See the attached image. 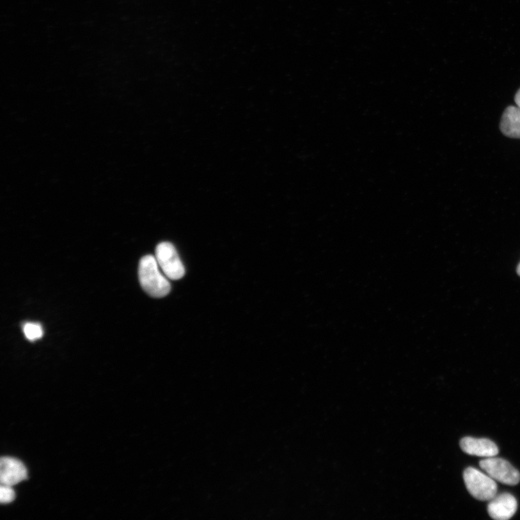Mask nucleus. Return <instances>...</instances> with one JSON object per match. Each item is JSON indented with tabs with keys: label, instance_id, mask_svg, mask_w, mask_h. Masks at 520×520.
I'll list each match as a JSON object with an SVG mask.
<instances>
[{
	"label": "nucleus",
	"instance_id": "obj_2",
	"mask_svg": "<svg viewBox=\"0 0 520 520\" xmlns=\"http://www.w3.org/2000/svg\"><path fill=\"white\" fill-rule=\"evenodd\" d=\"M464 477L468 491L476 499L490 501L496 496L497 485L488 474L468 468L464 471Z\"/></svg>",
	"mask_w": 520,
	"mask_h": 520
},
{
	"label": "nucleus",
	"instance_id": "obj_10",
	"mask_svg": "<svg viewBox=\"0 0 520 520\" xmlns=\"http://www.w3.org/2000/svg\"><path fill=\"white\" fill-rule=\"evenodd\" d=\"M15 498V494L12 487L1 485L0 488V502L6 505L13 502Z\"/></svg>",
	"mask_w": 520,
	"mask_h": 520
},
{
	"label": "nucleus",
	"instance_id": "obj_12",
	"mask_svg": "<svg viewBox=\"0 0 520 520\" xmlns=\"http://www.w3.org/2000/svg\"><path fill=\"white\" fill-rule=\"evenodd\" d=\"M517 273L520 276V263L518 265L517 268Z\"/></svg>",
	"mask_w": 520,
	"mask_h": 520
},
{
	"label": "nucleus",
	"instance_id": "obj_1",
	"mask_svg": "<svg viewBox=\"0 0 520 520\" xmlns=\"http://www.w3.org/2000/svg\"><path fill=\"white\" fill-rule=\"evenodd\" d=\"M139 275L143 290L153 298H163L171 291V285L165 275L160 271V267L155 257L146 255L139 265Z\"/></svg>",
	"mask_w": 520,
	"mask_h": 520
},
{
	"label": "nucleus",
	"instance_id": "obj_5",
	"mask_svg": "<svg viewBox=\"0 0 520 520\" xmlns=\"http://www.w3.org/2000/svg\"><path fill=\"white\" fill-rule=\"evenodd\" d=\"M28 472L23 462L15 458L3 457L0 462L1 485L13 487L27 478Z\"/></svg>",
	"mask_w": 520,
	"mask_h": 520
},
{
	"label": "nucleus",
	"instance_id": "obj_3",
	"mask_svg": "<svg viewBox=\"0 0 520 520\" xmlns=\"http://www.w3.org/2000/svg\"><path fill=\"white\" fill-rule=\"evenodd\" d=\"M156 259L164 274L171 280H180L185 274L184 265L176 248L169 242L159 244L156 249Z\"/></svg>",
	"mask_w": 520,
	"mask_h": 520
},
{
	"label": "nucleus",
	"instance_id": "obj_7",
	"mask_svg": "<svg viewBox=\"0 0 520 520\" xmlns=\"http://www.w3.org/2000/svg\"><path fill=\"white\" fill-rule=\"evenodd\" d=\"M460 448L468 455L481 457H492L498 454L495 443L488 439L465 437L460 441Z\"/></svg>",
	"mask_w": 520,
	"mask_h": 520
},
{
	"label": "nucleus",
	"instance_id": "obj_11",
	"mask_svg": "<svg viewBox=\"0 0 520 520\" xmlns=\"http://www.w3.org/2000/svg\"><path fill=\"white\" fill-rule=\"evenodd\" d=\"M514 101L517 107H520V89L515 95Z\"/></svg>",
	"mask_w": 520,
	"mask_h": 520
},
{
	"label": "nucleus",
	"instance_id": "obj_6",
	"mask_svg": "<svg viewBox=\"0 0 520 520\" xmlns=\"http://www.w3.org/2000/svg\"><path fill=\"white\" fill-rule=\"evenodd\" d=\"M517 510V502L514 496L508 493L494 497L488 505L490 517L496 520H507L512 518Z\"/></svg>",
	"mask_w": 520,
	"mask_h": 520
},
{
	"label": "nucleus",
	"instance_id": "obj_9",
	"mask_svg": "<svg viewBox=\"0 0 520 520\" xmlns=\"http://www.w3.org/2000/svg\"><path fill=\"white\" fill-rule=\"evenodd\" d=\"M23 331L26 338L32 342L41 339L44 335L42 326L38 323H26L24 325Z\"/></svg>",
	"mask_w": 520,
	"mask_h": 520
},
{
	"label": "nucleus",
	"instance_id": "obj_4",
	"mask_svg": "<svg viewBox=\"0 0 520 520\" xmlns=\"http://www.w3.org/2000/svg\"><path fill=\"white\" fill-rule=\"evenodd\" d=\"M479 466L491 478L500 483L509 486H515L519 483V472L504 459L487 457L481 460Z\"/></svg>",
	"mask_w": 520,
	"mask_h": 520
},
{
	"label": "nucleus",
	"instance_id": "obj_8",
	"mask_svg": "<svg viewBox=\"0 0 520 520\" xmlns=\"http://www.w3.org/2000/svg\"><path fill=\"white\" fill-rule=\"evenodd\" d=\"M500 129L505 136L520 139V107H509L501 120Z\"/></svg>",
	"mask_w": 520,
	"mask_h": 520
}]
</instances>
